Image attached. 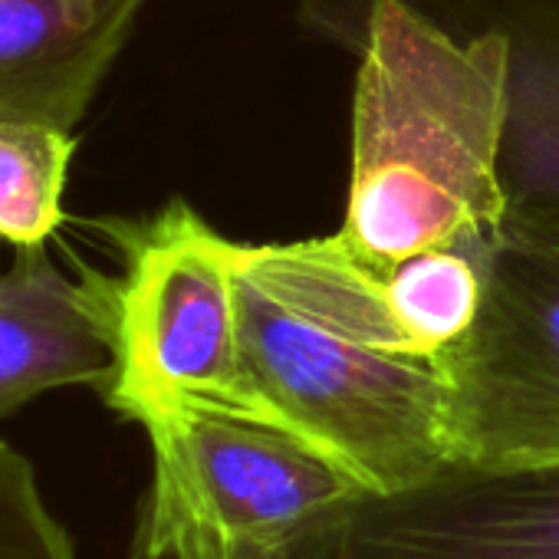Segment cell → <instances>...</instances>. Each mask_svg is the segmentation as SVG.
Segmentation results:
<instances>
[{
  "mask_svg": "<svg viewBox=\"0 0 559 559\" xmlns=\"http://www.w3.org/2000/svg\"><path fill=\"white\" fill-rule=\"evenodd\" d=\"M145 0H0V119L76 129Z\"/></svg>",
  "mask_w": 559,
  "mask_h": 559,
  "instance_id": "ba28073f",
  "label": "cell"
},
{
  "mask_svg": "<svg viewBox=\"0 0 559 559\" xmlns=\"http://www.w3.org/2000/svg\"><path fill=\"white\" fill-rule=\"evenodd\" d=\"M250 415L336 461L362 490L399 493L451 464L448 389L431 362L359 346L290 310L237 266Z\"/></svg>",
  "mask_w": 559,
  "mask_h": 559,
  "instance_id": "7a4b0ae2",
  "label": "cell"
},
{
  "mask_svg": "<svg viewBox=\"0 0 559 559\" xmlns=\"http://www.w3.org/2000/svg\"><path fill=\"white\" fill-rule=\"evenodd\" d=\"M507 126L510 44L497 27L454 34L415 0H366L336 240L389 266L438 243L490 237L510 211Z\"/></svg>",
  "mask_w": 559,
  "mask_h": 559,
  "instance_id": "6da1fadb",
  "label": "cell"
},
{
  "mask_svg": "<svg viewBox=\"0 0 559 559\" xmlns=\"http://www.w3.org/2000/svg\"><path fill=\"white\" fill-rule=\"evenodd\" d=\"M112 333L103 273H63L47 247H24L0 270V421L34 399L67 389H106Z\"/></svg>",
  "mask_w": 559,
  "mask_h": 559,
  "instance_id": "52a82bcc",
  "label": "cell"
},
{
  "mask_svg": "<svg viewBox=\"0 0 559 559\" xmlns=\"http://www.w3.org/2000/svg\"><path fill=\"white\" fill-rule=\"evenodd\" d=\"M76 139L70 129L0 119V240L44 247L63 224V191Z\"/></svg>",
  "mask_w": 559,
  "mask_h": 559,
  "instance_id": "30bf717a",
  "label": "cell"
},
{
  "mask_svg": "<svg viewBox=\"0 0 559 559\" xmlns=\"http://www.w3.org/2000/svg\"><path fill=\"white\" fill-rule=\"evenodd\" d=\"M438 372L454 461L559 464V214L510 204L477 320Z\"/></svg>",
  "mask_w": 559,
  "mask_h": 559,
  "instance_id": "5b68a950",
  "label": "cell"
},
{
  "mask_svg": "<svg viewBox=\"0 0 559 559\" xmlns=\"http://www.w3.org/2000/svg\"><path fill=\"white\" fill-rule=\"evenodd\" d=\"M152 484L132 559H284L362 487L304 438L221 405L185 402L142 421Z\"/></svg>",
  "mask_w": 559,
  "mask_h": 559,
  "instance_id": "3957f363",
  "label": "cell"
},
{
  "mask_svg": "<svg viewBox=\"0 0 559 559\" xmlns=\"http://www.w3.org/2000/svg\"><path fill=\"white\" fill-rule=\"evenodd\" d=\"M99 230L122 253V273H103L112 333L106 405L135 425L185 402L250 415L240 240L224 237L181 198L142 221H99Z\"/></svg>",
  "mask_w": 559,
  "mask_h": 559,
  "instance_id": "277c9868",
  "label": "cell"
},
{
  "mask_svg": "<svg viewBox=\"0 0 559 559\" xmlns=\"http://www.w3.org/2000/svg\"><path fill=\"white\" fill-rule=\"evenodd\" d=\"M284 559H559V464L451 461L399 493L359 490Z\"/></svg>",
  "mask_w": 559,
  "mask_h": 559,
  "instance_id": "8992f818",
  "label": "cell"
},
{
  "mask_svg": "<svg viewBox=\"0 0 559 559\" xmlns=\"http://www.w3.org/2000/svg\"><path fill=\"white\" fill-rule=\"evenodd\" d=\"M464 24L510 44V126L503 185L510 204L559 214V0H451Z\"/></svg>",
  "mask_w": 559,
  "mask_h": 559,
  "instance_id": "9c48e42d",
  "label": "cell"
},
{
  "mask_svg": "<svg viewBox=\"0 0 559 559\" xmlns=\"http://www.w3.org/2000/svg\"><path fill=\"white\" fill-rule=\"evenodd\" d=\"M0 559H76L73 536L53 516L34 464L0 441Z\"/></svg>",
  "mask_w": 559,
  "mask_h": 559,
  "instance_id": "8fae6325",
  "label": "cell"
}]
</instances>
